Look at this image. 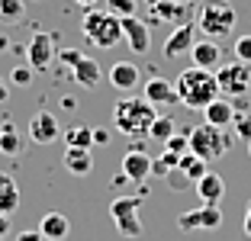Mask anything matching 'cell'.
I'll return each instance as SVG.
<instances>
[{
	"label": "cell",
	"mask_w": 251,
	"mask_h": 241,
	"mask_svg": "<svg viewBox=\"0 0 251 241\" xmlns=\"http://www.w3.org/2000/svg\"><path fill=\"white\" fill-rule=\"evenodd\" d=\"M155 119H158V113L145 96H119L116 106H113V125L123 135H129L132 142L145 139L148 132H151Z\"/></svg>",
	"instance_id": "cell-1"
},
{
	"label": "cell",
	"mask_w": 251,
	"mask_h": 241,
	"mask_svg": "<svg viewBox=\"0 0 251 241\" xmlns=\"http://www.w3.org/2000/svg\"><path fill=\"white\" fill-rule=\"evenodd\" d=\"M174 90H177V103H184L187 110H206L213 100H219L216 74L206 71V68H187V71H180Z\"/></svg>",
	"instance_id": "cell-2"
},
{
	"label": "cell",
	"mask_w": 251,
	"mask_h": 241,
	"mask_svg": "<svg viewBox=\"0 0 251 241\" xmlns=\"http://www.w3.org/2000/svg\"><path fill=\"white\" fill-rule=\"evenodd\" d=\"M81 32L97 48H116L123 42V20L110 10H87L81 16Z\"/></svg>",
	"instance_id": "cell-3"
},
{
	"label": "cell",
	"mask_w": 251,
	"mask_h": 241,
	"mask_svg": "<svg viewBox=\"0 0 251 241\" xmlns=\"http://www.w3.org/2000/svg\"><path fill=\"white\" fill-rule=\"evenodd\" d=\"M235 23H238V13L226 0H203L200 10H197V26L206 39L232 36V32H235Z\"/></svg>",
	"instance_id": "cell-4"
},
{
	"label": "cell",
	"mask_w": 251,
	"mask_h": 241,
	"mask_svg": "<svg viewBox=\"0 0 251 241\" xmlns=\"http://www.w3.org/2000/svg\"><path fill=\"white\" fill-rule=\"evenodd\" d=\"M229 148H232V139H229L226 129H216V125H209V122L190 129V154H197V158L206 161V164L226 158Z\"/></svg>",
	"instance_id": "cell-5"
},
{
	"label": "cell",
	"mask_w": 251,
	"mask_h": 241,
	"mask_svg": "<svg viewBox=\"0 0 251 241\" xmlns=\"http://www.w3.org/2000/svg\"><path fill=\"white\" fill-rule=\"evenodd\" d=\"M142 203H145L142 196H116L110 203V219L116 222V232L123 238H139L142 235V219H139Z\"/></svg>",
	"instance_id": "cell-6"
},
{
	"label": "cell",
	"mask_w": 251,
	"mask_h": 241,
	"mask_svg": "<svg viewBox=\"0 0 251 241\" xmlns=\"http://www.w3.org/2000/svg\"><path fill=\"white\" fill-rule=\"evenodd\" d=\"M216 84H219V94H226V100H238L251 90V65L242 61H226L216 71Z\"/></svg>",
	"instance_id": "cell-7"
},
{
	"label": "cell",
	"mask_w": 251,
	"mask_h": 241,
	"mask_svg": "<svg viewBox=\"0 0 251 241\" xmlns=\"http://www.w3.org/2000/svg\"><path fill=\"white\" fill-rule=\"evenodd\" d=\"M222 225V209L219 206H203L200 203L197 209H187L177 216V228L180 232H197V228H219Z\"/></svg>",
	"instance_id": "cell-8"
},
{
	"label": "cell",
	"mask_w": 251,
	"mask_h": 241,
	"mask_svg": "<svg viewBox=\"0 0 251 241\" xmlns=\"http://www.w3.org/2000/svg\"><path fill=\"white\" fill-rule=\"evenodd\" d=\"M123 39L135 55H148L151 51V26L139 16H123Z\"/></svg>",
	"instance_id": "cell-9"
},
{
	"label": "cell",
	"mask_w": 251,
	"mask_h": 241,
	"mask_svg": "<svg viewBox=\"0 0 251 241\" xmlns=\"http://www.w3.org/2000/svg\"><path fill=\"white\" fill-rule=\"evenodd\" d=\"M193 45H197V23H180L177 29L168 36V42H164V58L190 55Z\"/></svg>",
	"instance_id": "cell-10"
},
{
	"label": "cell",
	"mask_w": 251,
	"mask_h": 241,
	"mask_svg": "<svg viewBox=\"0 0 251 241\" xmlns=\"http://www.w3.org/2000/svg\"><path fill=\"white\" fill-rule=\"evenodd\" d=\"M26 58H29L32 71H45V68L52 65V58H55V39L49 36V32H36L32 42L26 45Z\"/></svg>",
	"instance_id": "cell-11"
},
{
	"label": "cell",
	"mask_w": 251,
	"mask_h": 241,
	"mask_svg": "<svg viewBox=\"0 0 251 241\" xmlns=\"http://www.w3.org/2000/svg\"><path fill=\"white\" fill-rule=\"evenodd\" d=\"M151 154L148 151H126L123 154V164H119V170H123L126 180L132 183H145L148 177H151Z\"/></svg>",
	"instance_id": "cell-12"
},
{
	"label": "cell",
	"mask_w": 251,
	"mask_h": 241,
	"mask_svg": "<svg viewBox=\"0 0 251 241\" xmlns=\"http://www.w3.org/2000/svg\"><path fill=\"white\" fill-rule=\"evenodd\" d=\"M58 135H61V129H58V119H55L49 110L36 113V116L29 119V139L36 142V145H52V142L58 139Z\"/></svg>",
	"instance_id": "cell-13"
},
{
	"label": "cell",
	"mask_w": 251,
	"mask_h": 241,
	"mask_svg": "<svg viewBox=\"0 0 251 241\" xmlns=\"http://www.w3.org/2000/svg\"><path fill=\"white\" fill-rule=\"evenodd\" d=\"M142 96H145L151 106H171V103L177 100V90H174V84L164 77H148L145 87H142Z\"/></svg>",
	"instance_id": "cell-14"
},
{
	"label": "cell",
	"mask_w": 251,
	"mask_h": 241,
	"mask_svg": "<svg viewBox=\"0 0 251 241\" xmlns=\"http://www.w3.org/2000/svg\"><path fill=\"white\" fill-rule=\"evenodd\" d=\"M193 190L203 199V206H219V199L226 196V180H222L219 174H213V170H206V174L193 183Z\"/></svg>",
	"instance_id": "cell-15"
},
{
	"label": "cell",
	"mask_w": 251,
	"mask_h": 241,
	"mask_svg": "<svg viewBox=\"0 0 251 241\" xmlns=\"http://www.w3.org/2000/svg\"><path fill=\"white\" fill-rule=\"evenodd\" d=\"M190 58H193V68H206V71H213V68L222 65V48H219L216 39H197Z\"/></svg>",
	"instance_id": "cell-16"
},
{
	"label": "cell",
	"mask_w": 251,
	"mask_h": 241,
	"mask_svg": "<svg viewBox=\"0 0 251 241\" xmlns=\"http://www.w3.org/2000/svg\"><path fill=\"white\" fill-rule=\"evenodd\" d=\"M110 84L119 94L135 90L139 87V65H132V61H116V65L110 68Z\"/></svg>",
	"instance_id": "cell-17"
},
{
	"label": "cell",
	"mask_w": 251,
	"mask_h": 241,
	"mask_svg": "<svg viewBox=\"0 0 251 241\" xmlns=\"http://www.w3.org/2000/svg\"><path fill=\"white\" fill-rule=\"evenodd\" d=\"M203 116H206V122L216 125V129H229L232 119H235V106H232V100L219 96V100H213L206 110H203Z\"/></svg>",
	"instance_id": "cell-18"
},
{
	"label": "cell",
	"mask_w": 251,
	"mask_h": 241,
	"mask_svg": "<svg viewBox=\"0 0 251 241\" xmlns=\"http://www.w3.org/2000/svg\"><path fill=\"white\" fill-rule=\"evenodd\" d=\"M39 232H42L45 241H61L71 232V222H68L61 212H45L42 219H39Z\"/></svg>",
	"instance_id": "cell-19"
},
{
	"label": "cell",
	"mask_w": 251,
	"mask_h": 241,
	"mask_svg": "<svg viewBox=\"0 0 251 241\" xmlns=\"http://www.w3.org/2000/svg\"><path fill=\"white\" fill-rule=\"evenodd\" d=\"M71 71H74V80H77L81 87H87V90L100 87V80H103V68L97 65L94 58H87V55H84V58L77 61V65H74Z\"/></svg>",
	"instance_id": "cell-20"
},
{
	"label": "cell",
	"mask_w": 251,
	"mask_h": 241,
	"mask_svg": "<svg viewBox=\"0 0 251 241\" xmlns=\"http://www.w3.org/2000/svg\"><path fill=\"white\" fill-rule=\"evenodd\" d=\"M65 170L74 177H87L94 170V158L87 148H65Z\"/></svg>",
	"instance_id": "cell-21"
},
{
	"label": "cell",
	"mask_w": 251,
	"mask_h": 241,
	"mask_svg": "<svg viewBox=\"0 0 251 241\" xmlns=\"http://www.w3.org/2000/svg\"><path fill=\"white\" fill-rule=\"evenodd\" d=\"M16 209H20V187L10 174H0V216H10Z\"/></svg>",
	"instance_id": "cell-22"
},
{
	"label": "cell",
	"mask_w": 251,
	"mask_h": 241,
	"mask_svg": "<svg viewBox=\"0 0 251 241\" xmlns=\"http://www.w3.org/2000/svg\"><path fill=\"white\" fill-rule=\"evenodd\" d=\"M151 13L158 16V20H177V26L180 23H187L184 16H187V3H177V0H158L155 7H151Z\"/></svg>",
	"instance_id": "cell-23"
},
{
	"label": "cell",
	"mask_w": 251,
	"mask_h": 241,
	"mask_svg": "<svg viewBox=\"0 0 251 241\" xmlns=\"http://www.w3.org/2000/svg\"><path fill=\"white\" fill-rule=\"evenodd\" d=\"M177 170H180V174H184L190 183H197L200 177L206 174V161H200L197 154L187 151V154H180V158H177Z\"/></svg>",
	"instance_id": "cell-24"
},
{
	"label": "cell",
	"mask_w": 251,
	"mask_h": 241,
	"mask_svg": "<svg viewBox=\"0 0 251 241\" xmlns=\"http://www.w3.org/2000/svg\"><path fill=\"white\" fill-rule=\"evenodd\" d=\"M65 145L68 148H94V129L90 125H74V129L65 132Z\"/></svg>",
	"instance_id": "cell-25"
},
{
	"label": "cell",
	"mask_w": 251,
	"mask_h": 241,
	"mask_svg": "<svg viewBox=\"0 0 251 241\" xmlns=\"http://www.w3.org/2000/svg\"><path fill=\"white\" fill-rule=\"evenodd\" d=\"M20 151H23V139L16 135L13 122H3V129H0V154H10V158H16Z\"/></svg>",
	"instance_id": "cell-26"
},
{
	"label": "cell",
	"mask_w": 251,
	"mask_h": 241,
	"mask_svg": "<svg viewBox=\"0 0 251 241\" xmlns=\"http://www.w3.org/2000/svg\"><path fill=\"white\" fill-rule=\"evenodd\" d=\"M23 16H26V3L23 0H0V23L16 26V23H23Z\"/></svg>",
	"instance_id": "cell-27"
},
{
	"label": "cell",
	"mask_w": 251,
	"mask_h": 241,
	"mask_svg": "<svg viewBox=\"0 0 251 241\" xmlns=\"http://www.w3.org/2000/svg\"><path fill=\"white\" fill-rule=\"evenodd\" d=\"M174 119L171 116H158L155 122H151V132H148V139H158V142H168L171 135H174Z\"/></svg>",
	"instance_id": "cell-28"
},
{
	"label": "cell",
	"mask_w": 251,
	"mask_h": 241,
	"mask_svg": "<svg viewBox=\"0 0 251 241\" xmlns=\"http://www.w3.org/2000/svg\"><path fill=\"white\" fill-rule=\"evenodd\" d=\"M232 132H235L245 145H251V110L235 113V119H232Z\"/></svg>",
	"instance_id": "cell-29"
},
{
	"label": "cell",
	"mask_w": 251,
	"mask_h": 241,
	"mask_svg": "<svg viewBox=\"0 0 251 241\" xmlns=\"http://www.w3.org/2000/svg\"><path fill=\"white\" fill-rule=\"evenodd\" d=\"M164 151H171V154H187L190 151V132H174L168 142H164Z\"/></svg>",
	"instance_id": "cell-30"
},
{
	"label": "cell",
	"mask_w": 251,
	"mask_h": 241,
	"mask_svg": "<svg viewBox=\"0 0 251 241\" xmlns=\"http://www.w3.org/2000/svg\"><path fill=\"white\" fill-rule=\"evenodd\" d=\"M174 168H177V154H171V151H164L161 158L151 161V174H155V177H168Z\"/></svg>",
	"instance_id": "cell-31"
},
{
	"label": "cell",
	"mask_w": 251,
	"mask_h": 241,
	"mask_svg": "<svg viewBox=\"0 0 251 241\" xmlns=\"http://www.w3.org/2000/svg\"><path fill=\"white\" fill-rule=\"evenodd\" d=\"M135 7H139L135 0H106V10L116 13L119 20H123V16H135Z\"/></svg>",
	"instance_id": "cell-32"
},
{
	"label": "cell",
	"mask_w": 251,
	"mask_h": 241,
	"mask_svg": "<svg viewBox=\"0 0 251 241\" xmlns=\"http://www.w3.org/2000/svg\"><path fill=\"white\" fill-rule=\"evenodd\" d=\"M235 61L251 65V36H238L235 39Z\"/></svg>",
	"instance_id": "cell-33"
},
{
	"label": "cell",
	"mask_w": 251,
	"mask_h": 241,
	"mask_svg": "<svg viewBox=\"0 0 251 241\" xmlns=\"http://www.w3.org/2000/svg\"><path fill=\"white\" fill-rule=\"evenodd\" d=\"M164 180H168V187H171V190H184V187H193V183H190V180H187V177H184V174H180V170H177V168L171 170V174H168V177H164Z\"/></svg>",
	"instance_id": "cell-34"
},
{
	"label": "cell",
	"mask_w": 251,
	"mask_h": 241,
	"mask_svg": "<svg viewBox=\"0 0 251 241\" xmlns=\"http://www.w3.org/2000/svg\"><path fill=\"white\" fill-rule=\"evenodd\" d=\"M32 68H13V71H10V80H13V84H20V87H26V84H29L32 80Z\"/></svg>",
	"instance_id": "cell-35"
},
{
	"label": "cell",
	"mask_w": 251,
	"mask_h": 241,
	"mask_svg": "<svg viewBox=\"0 0 251 241\" xmlns=\"http://www.w3.org/2000/svg\"><path fill=\"white\" fill-rule=\"evenodd\" d=\"M58 58L65 61L68 68H74V65H77V61L84 58V55H81V51H77V48H61V51H58Z\"/></svg>",
	"instance_id": "cell-36"
},
{
	"label": "cell",
	"mask_w": 251,
	"mask_h": 241,
	"mask_svg": "<svg viewBox=\"0 0 251 241\" xmlns=\"http://www.w3.org/2000/svg\"><path fill=\"white\" fill-rule=\"evenodd\" d=\"M94 145H110V132L106 129H94Z\"/></svg>",
	"instance_id": "cell-37"
},
{
	"label": "cell",
	"mask_w": 251,
	"mask_h": 241,
	"mask_svg": "<svg viewBox=\"0 0 251 241\" xmlns=\"http://www.w3.org/2000/svg\"><path fill=\"white\" fill-rule=\"evenodd\" d=\"M16 241H45V238H42V232L36 228V232H20V235H16Z\"/></svg>",
	"instance_id": "cell-38"
},
{
	"label": "cell",
	"mask_w": 251,
	"mask_h": 241,
	"mask_svg": "<svg viewBox=\"0 0 251 241\" xmlns=\"http://www.w3.org/2000/svg\"><path fill=\"white\" fill-rule=\"evenodd\" d=\"M10 235V216H0V241Z\"/></svg>",
	"instance_id": "cell-39"
},
{
	"label": "cell",
	"mask_w": 251,
	"mask_h": 241,
	"mask_svg": "<svg viewBox=\"0 0 251 241\" xmlns=\"http://www.w3.org/2000/svg\"><path fill=\"white\" fill-rule=\"evenodd\" d=\"M245 235L251 238V199H248V206H245Z\"/></svg>",
	"instance_id": "cell-40"
},
{
	"label": "cell",
	"mask_w": 251,
	"mask_h": 241,
	"mask_svg": "<svg viewBox=\"0 0 251 241\" xmlns=\"http://www.w3.org/2000/svg\"><path fill=\"white\" fill-rule=\"evenodd\" d=\"M7 100V80H0V103Z\"/></svg>",
	"instance_id": "cell-41"
},
{
	"label": "cell",
	"mask_w": 251,
	"mask_h": 241,
	"mask_svg": "<svg viewBox=\"0 0 251 241\" xmlns=\"http://www.w3.org/2000/svg\"><path fill=\"white\" fill-rule=\"evenodd\" d=\"M77 3H81V7H87V10H90V7H94V3H97V0H77Z\"/></svg>",
	"instance_id": "cell-42"
},
{
	"label": "cell",
	"mask_w": 251,
	"mask_h": 241,
	"mask_svg": "<svg viewBox=\"0 0 251 241\" xmlns=\"http://www.w3.org/2000/svg\"><path fill=\"white\" fill-rule=\"evenodd\" d=\"M0 51H7V39L3 36H0Z\"/></svg>",
	"instance_id": "cell-43"
},
{
	"label": "cell",
	"mask_w": 251,
	"mask_h": 241,
	"mask_svg": "<svg viewBox=\"0 0 251 241\" xmlns=\"http://www.w3.org/2000/svg\"><path fill=\"white\" fill-rule=\"evenodd\" d=\"M177 3H190V0H177Z\"/></svg>",
	"instance_id": "cell-44"
},
{
	"label": "cell",
	"mask_w": 251,
	"mask_h": 241,
	"mask_svg": "<svg viewBox=\"0 0 251 241\" xmlns=\"http://www.w3.org/2000/svg\"><path fill=\"white\" fill-rule=\"evenodd\" d=\"M248 154H251V145H248Z\"/></svg>",
	"instance_id": "cell-45"
}]
</instances>
